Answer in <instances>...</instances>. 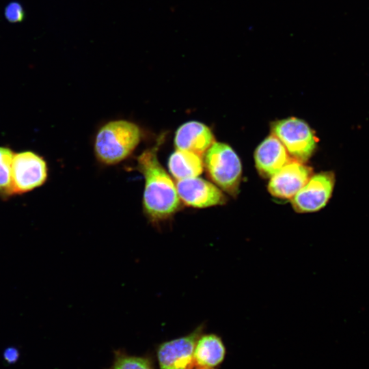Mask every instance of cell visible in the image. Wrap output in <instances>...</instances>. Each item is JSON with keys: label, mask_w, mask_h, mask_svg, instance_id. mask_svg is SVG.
Instances as JSON below:
<instances>
[{"label": "cell", "mask_w": 369, "mask_h": 369, "mask_svg": "<svg viewBox=\"0 0 369 369\" xmlns=\"http://www.w3.org/2000/svg\"><path fill=\"white\" fill-rule=\"evenodd\" d=\"M159 143L144 150L137 159V169L145 179L143 210L153 223L171 219L180 210L182 204L176 184L158 159Z\"/></svg>", "instance_id": "1"}, {"label": "cell", "mask_w": 369, "mask_h": 369, "mask_svg": "<svg viewBox=\"0 0 369 369\" xmlns=\"http://www.w3.org/2000/svg\"><path fill=\"white\" fill-rule=\"evenodd\" d=\"M141 136L140 128L133 122L124 120L109 122L96 134L95 154L104 164H116L133 152Z\"/></svg>", "instance_id": "2"}, {"label": "cell", "mask_w": 369, "mask_h": 369, "mask_svg": "<svg viewBox=\"0 0 369 369\" xmlns=\"http://www.w3.org/2000/svg\"><path fill=\"white\" fill-rule=\"evenodd\" d=\"M205 166L210 178L221 189L233 196L238 193L241 163L230 146L215 142L206 152Z\"/></svg>", "instance_id": "3"}, {"label": "cell", "mask_w": 369, "mask_h": 369, "mask_svg": "<svg viewBox=\"0 0 369 369\" xmlns=\"http://www.w3.org/2000/svg\"><path fill=\"white\" fill-rule=\"evenodd\" d=\"M272 134L284 146L294 160L305 162L314 152L316 139L304 121L289 118L273 123Z\"/></svg>", "instance_id": "4"}, {"label": "cell", "mask_w": 369, "mask_h": 369, "mask_svg": "<svg viewBox=\"0 0 369 369\" xmlns=\"http://www.w3.org/2000/svg\"><path fill=\"white\" fill-rule=\"evenodd\" d=\"M13 194H22L42 186L48 177L45 160L32 151L14 154L12 163Z\"/></svg>", "instance_id": "5"}, {"label": "cell", "mask_w": 369, "mask_h": 369, "mask_svg": "<svg viewBox=\"0 0 369 369\" xmlns=\"http://www.w3.org/2000/svg\"><path fill=\"white\" fill-rule=\"evenodd\" d=\"M334 182V175L330 172L311 176L290 199L295 211L298 213H310L324 208L331 197Z\"/></svg>", "instance_id": "6"}, {"label": "cell", "mask_w": 369, "mask_h": 369, "mask_svg": "<svg viewBox=\"0 0 369 369\" xmlns=\"http://www.w3.org/2000/svg\"><path fill=\"white\" fill-rule=\"evenodd\" d=\"M203 329L202 325L187 336L161 344L156 351L160 369H191L195 346Z\"/></svg>", "instance_id": "7"}, {"label": "cell", "mask_w": 369, "mask_h": 369, "mask_svg": "<svg viewBox=\"0 0 369 369\" xmlns=\"http://www.w3.org/2000/svg\"><path fill=\"white\" fill-rule=\"evenodd\" d=\"M176 187L182 204L189 207L205 208L223 205L227 201L219 188L201 178L177 180Z\"/></svg>", "instance_id": "8"}, {"label": "cell", "mask_w": 369, "mask_h": 369, "mask_svg": "<svg viewBox=\"0 0 369 369\" xmlns=\"http://www.w3.org/2000/svg\"><path fill=\"white\" fill-rule=\"evenodd\" d=\"M311 174V168L292 160L271 178L268 190L275 197L290 200L308 181Z\"/></svg>", "instance_id": "9"}, {"label": "cell", "mask_w": 369, "mask_h": 369, "mask_svg": "<svg viewBox=\"0 0 369 369\" xmlns=\"http://www.w3.org/2000/svg\"><path fill=\"white\" fill-rule=\"evenodd\" d=\"M254 157L258 172L266 178L277 174L292 161L284 146L273 134L258 146Z\"/></svg>", "instance_id": "10"}, {"label": "cell", "mask_w": 369, "mask_h": 369, "mask_svg": "<svg viewBox=\"0 0 369 369\" xmlns=\"http://www.w3.org/2000/svg\"><path fill=\"white\" fill-rule=\"evenodd\" d=\"M210 129L205 124L190 121L176 131L174 145L177 150L189 151L200 156L215 143Z\"/></svg>", "instance_id": "11"}, {"label": "cell", "mask_w": 369, "mask_h": 369, "mask_svg": "<svg viewBox=\"0 0 369 369\" xmlns=\"http://www.w3.org/2000/svg\"><path fill=\"white\" fill-rule=\"evenodd\" d=\"M225 355L226 347L218 336L213 333L201 335L194 348V365L213 368L222 363Z\"/></svg>", "instance_id": "12"}, {"label": "cell", "mask_w": 369, "mask_h": 369, "mask_svg": "<svg viewBox=\"0 0 369 369\" xmlns=\"http://www.w3.org/2000/svg\"><path fill=\"white\" fill-rule=\"evenodd\" d=\"M168 168L176 180L195 178L203 171V161L195 153L176 149L169 158Z\"/></svg>", "instance_id": "13"}, {"label": "cell", "mask_w": 369, "mask_h": 369, "mask_svg": "<svg viewBox=\"0 0 369 369\" xmlns=\"http://www.w3.org/2000/svg\"><path fill=\"white\" fill-rule=\"evenodd\" d=\"M14 152L9 148L0 147V196L13 195L12 187V163Z\"/></svg>", "instance_id": "14"}, {"label": "cell", "mask_w": 369, "mask_h": 369, "mask_svg": "<svg viewBox=\"0 0 369 369\" xmlns=\"http://www.w3.org/2000/svg\"><path fill=\"white\" fill-rule=\"evenodd\" d=\"M111 369H153L150 360L144 357L118 354Z\"/></svg>", "instance_id": "15"}, {"label": "cell", "mask_w": 369, "mask_h": 369, "mask_svg": "<svg viewBox=\"0 0 369 369\" xmlns=\"http://www.w3.org/2000/svg\"><path fill=\"white\" fill-rule=\"evenodd\" d=\"M5 14L7 19L12 23L23 20L25 16L22 6L18 3L9 4L5 8Z\"/></svg>", "instance_id": "16"}, {"label": "cell", "mask_w": 369, "mask_h": 369, "mask_svg": "<svg viewBox=\"0 0 369 369\" xmlns=\"http://www.w3.org/2000/svg\"><path fill=\"white\" fill-rule=\"evenodd\" d=\"M18 353L16 349H8L5 352V358L7 361L12 362L17 359Z\"/></svg>", "instance_id": "17"}, {"label": "cell", "mask_w": 369, "mask_h": 369, "mask_svg": "<svg viewBox=\"0 0 369 369\" xmlns=\"http://www.w3.org/2000/svg\"><path fill=\"white\" fill-rule=\"evenodd\" d=\"M200 369H213V368H200Z\"/></svg>", "instance_id": "18"}]
</instances>
